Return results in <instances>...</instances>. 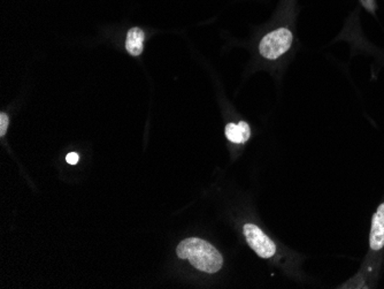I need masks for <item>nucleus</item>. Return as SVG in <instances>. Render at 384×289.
<instances>
[{
    "mask_svg": "<svg viewBox=\"0 0 384 289\" xmlns=\"http://www.w3.org/2000/svg\"><path fill=\"white\" fill-rule=\"evenodd\" d=\"M369 246L374 251H378L384 248V203L378 207L371 219Z\"/></svg>",
    "mask_w": 384,
    "mask_h": 289,
    "instance_id": "20e7f679",
    "label": "nucleus"
},
{
    "mask_svg": "<svg viewBox=\"0 0 384 289\" xmlns=\"http://www.w3.org/2000/svg\"><path fill=\"white\" fill-rule=\"evenodd\" d=\"M145 34L141 28H132L129 30L125 40V50L132 56H141L144 49Z\"/></svg>",
    "mask_w": 384,
    "mask_h": 289,
    "instance_id": "423d86ee",
    "label": "nucleus"
},
{
    "mask_svg": "<svg viewBox=\"0 0 384 289\" xmlns=\"http://www.w3.org/2000/svg\"><path fill=\"white\" fill-rule=\"evenodd\" d=\"M243 234L251 249L263 260H270L276 255L274 241L254 223H245Z\"/></svg>",
    "mask_w": 384,
    "mask_h": 289,
    "instance_id": "7ed1b4c3",
    "label": "nucleus"
},
{
    "mask_svg": "<svg viewBox=\"0 0 384 289\" xmlns=\"http://www.w3.org/2000/svg\"><path fill=\"white\" fill-rule=\"evenodd\" d=\"M79 154H76V152H70V154H68L66 157V161L68 163V164L70 165H76L77 163H79Z\"/></svg>",
    "mask_w": 384,
    "mask_h": 289,
    "instance_id": "6e6552de",
    "label": "nucleus"
},
{
    "mask_svg": "<svg viewBox=\"0 0 384 289\" xmlns=\"http://www.w3.org/2000/svg\"><path fill=\"white\" fill-rule=\"evenodd\" d=\"M224 133H226V138L236 144L247 143L251 136V129L245 121H240L238 124H228Z\"/></svg>",
    "mask_w": 384,
    "mask_h": 289,
    "instance_id": "39448f33",
    "label": "nucleus"
},
{
    "mask_svg": "<svg viewBox=\"0 0 384 289\" xmlns=\"http://www.w3.org/2000/svg\"><path fill=\"white\" fill-rule=\"evenodd\" d=\"M176 253L180 260L190 262L194 269L208 274L219 272L224 265V257L219 250L198 237L184 239L176 248Z\"/></svg>",
    "mask_w": 384,
    "mask_h": 289,
    "instance_id": "f257e3e1",
    "label": "nucleus"
},
{
    "mask_svg": "<svg viewBox=\"0 0 384 289\" xmlns=\"http://www.w3.org/2000/svg\"><path fill=\"white\" fill-rule=\"evenodd\" d=\"M8 117H7L6 113L1 112L0 113V136H3L6 134L7 127H8Z\"/></svg>",
    "mask_w": 384,
    "mask_h": 289,
    "instance_id": "0eeeda50",
    "label": "nucleus"
},
{
    "mask_svg": "<svg viewBox=\"0 0 384 289\" xmlns=\"http://www.w3.org/2000/svg\"><path fill=\"white\" fill-rule=\"evenodd\" d=\"M293 34L286 28L267 34L259 44V52L266 59H277L290 49L293 44Z\"/></svg>",
    "mask_w": 384,
    "mask_h": 289,
    "instance_id": "f03ea898",
    "label": "nucleus"
}]
</instances>
